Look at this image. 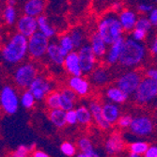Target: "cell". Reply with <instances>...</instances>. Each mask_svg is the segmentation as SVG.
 <instances>
[{
	"label": "cell",
	"mask_w": 157,
	"mask_h": 157,
	"mask_svg": "<svg viewBox=\"0 0 157 157\" xmlns=\"http://www.w3.org/2000/svg\"><path fill=\"white\" fill-rule=\"evenodd\" d=\"M1 59L7 65L17 66L28 56V38L23 34L13 33L1 48Z\"/></svg>",
	"instance_id": "6da1fadb"
},
{
	"label": "cell",
	"mask_w": 157,
	"mask_h": 157,
	"mask_svg": "<svg viewBox=\"0 0 157 157\" xmlns=\"http://www.w3.org/2000/svg\"><path fill=\"white\" fill-rule=\"evenodd\" d=\"M123 27L120 22L118 13L109 11L99 20L97 32L108 45L112 44L118 39L123 37Z\"/></svg>",
	"instance_id": "7a4b0ae2"
},
{
	"label": "cell",
	"mask_w": 157,
	"mask_h": 157,
	"mask_svg": "<svg viewBox=\"0 0 157 157\" xmlns=\"http://www.w3.org/2000/svg\"><path fill=\"white\" fill-rule=\"evenodd\" d=\"M147 54L145 45L132 38L125 39L119 63L124 68H134L144 60Z\"/></svg>",
	"instance_id": "3957f363"
},
{
	"label": "cell",
	"mask_w": 157,
	"mask_h": 157,
	"mask_svg": "<svg viewBox=\"0 0 157 157\" xmlns=\"http://www.w3.org/2000/svg\"><path fill=\"white\" fill-rule=\"evenodd\" d=\"M39 75V68L32 61H24L16 66L12 73V81L20 90H27Z\"/></svg>",
	"instance_id": "277c9868"
},
{
	"label": "cell",
	"mask_w": 157,
	"mask_h": 157,
	"mask_svg": "<svg viewBox=\"0 0 157 157\" xmlns=\"http://www.w3.org/2000/svg\"><path fill=\"white\" fill-rule=\"evenodd\" d=\"M134 101L140 105H145L157 99V82L148 76L142 78L133 94Z\"/></svg>",
	"instance_id": "5b68a950"
},
{
	"label": "cell",
	"mask_w": 157,
	"mask_h": 157,
	"mask_svg": "<svg viewBox=\"0 0 157 157\" xmlns=\"http://www.w3.org/2000/svg\"><path fill=\"white\" fill-rule=\"evenodd\" d=\"M20 96L17 90L11 85H4L0 90V108L8 115H13L18 111Z\"/></svg>",
	"instance_id": "8992f818"
},
{
	"label": "cell",
	"mask_w": 157,
	"mask_h": 157,
	"mask_svg": "<svg viewBox=\"0 0 157 157\" xmlns=\"http://www.w3.org/2000/svg\"><path fill=\"white\" fill-rule=\"evenodd\" d=\"M49 39L39 30L28 38V56L34 60H40L46 56Z\"/></svg>",
	"instance_id": "52a82bcc"
},
{
	"label": "cell",
	"mask_w": 157,
	"mask_h": 157,
	"mask_svg": "<svg viewBox=\"0 0 157 157\" xmlns=\"http://www.w3.org/2000/svg\"><path fill=\"white\" fill-rule=\"evenodd\" d=\"M55 88L54 83L46 76L39 75L29 86V90L34 95L37 102L45 101L47 95L52 92Z\"/></svg>",
	"instance_id": "ba28073f"
},
{
	"label": "cell",
	"mask_w": 157,
	"mask_h": 157,
	"mask_svg": "<svg viewBox=\"0 0 157 157\" xmlns=\"http://www.w3.org/2000/svg\"><path fill=\"white\" fill-rule=\"evenodd\" d=\"M142 78L143 77H142L141 74L138 71H127L126 73H124L118 78L116 86L130 96L135 93Z\"/></svg>",
	"instance_id": "9c48e42d"
},
{
	"label": "cell",
	"mask_w": 157,
	"mask_h": 157,
	"mask_svg": "<svg viewBox=\"0 0 157 157\" xmlns=\"http://www.w3.org/2000/svg\"><path fill=\"white\" fill-rule=\"evenodd\" d=\"M130 132L138 137H145L152 134L154 130L153 120L148 116H136L133 118L129 127Z\"/></svg>",
	"instance_id": "30bf717a"
},
{
	"label": "cell",
	"mask_w": 157,
	"mask_h": 157,
	"mask_svg": "<svg viewBox=\"0 0 157 157\" xmlns=\"http://www.w3.org/2000/svg\"><path fill=\"white\" fill-rule=\"evenodd\" d=\"M77 52L83 75H90L96 68L97 64V56L92 51L90 44H85L78 49Z\"/></svg>",
	"instance_id": "8fae6325"
},
{
	"label": "cell",
	"mask_w": 157,
	"mask_h": 157,
	"mask_svg": "<svg viewBox=\"0 0 157 157\" xmlns=\"http://www.w3.org/2000/svg\"><path fill=\"white\" fill-rule=\"evenodd\" d=\"M15 26L17 32L29 38L38 31V20L36 17L23 14L18 18Z\"/></svg>",
	"instance_id": "7c38bea8"
},
{
	"label": "cell",
	"mask_w": 157,
	"mask_h": 157,
	"mask_svg": "<svg viewBox=\"0 0 157 157\" xmlns=\"http://www.w3.org/2000/svg\"><path fill=\"white\" fill-rule=\"evenodd\" d=\"M63 67H64V70L66 71V72L72 76L83 75L78 52H76V51L71 52L70 54H68L65 56Z\"/></svg>",
	"instance_id": "4fadbf2b"
},
{
	"label": "cell",
	"mask_w": 157,
	"mask_h": 157,
	"mask_svg": "<svg viewBox=\"0 0 157 157\" xmlns=\"http://www.w3.org/2000/svg\"><path fill=\"white\" fill-rule=\"evenodd\" d=\"M125 149L124 140L121 135L118 132H115L110 135L105 143V150L108 155H117L123 151Z\"/></svg>",
	"instance_id": "5bb4252c"
},
{
	"label": "cell",
	"mask_w": 157,
	"mask_h": 157,
	"mask_svg": "<svg viewBox=\"0 0 157 157\" xmlns=\"http://www.w3.org/2000/svg\"><path fill=\"white\" fill-rule=\"evenodd\" d=\"M47 8V0H25L23 6L24 14L32 17H39L44 14Z\"/></svg>",
	"instance_id": "9a60e30c"
},
{
	"label": "cell",
	"mask_w": 157,
	"mask_h": 157,
	"mask_svg": "<svg viewBox=\"0 0 157 157\" xmlns=\"http://www.w3.org/2000/svg\"><path fill=\"white\" fill-rule=\"evenodd\" d=\"M69 12L74 20L83 17L91 7V0H68Z\"/></svg>",
	"instance_id": "2e32d148"
},
{
	"label": "cell",
	"mask_w": 157,
	"mask_h": 157,
	"mask_svg": "<svg viewBox=\"0 0 157 157\" xmlns=\"http://www.w3.org/2000/svg\"><path fill=\"white\" fill-rule=\"evenodd\" d=\"M68 87L72 89L78 96H86L90 91V82L85 77L81 76H71L68 80Z\"/></svg>",
	"instance_id": "e0dca14e"
},
{
	"label": "cell",
	"mask_w": 157,
	"mask_h": 157,
	"mask_svg": "<svg viewBox=\"0 0 157 157\" xmlns=\"http://www.w3.org/2000/svg\"><path fill=\"white\" fill-rule=\"evenodd\" d=\"M89 108L91 112L93 121H95V123L98 125L100 129L104 131L108 130L111 125L106 121V120L104 117L102 105L97 101H91L89 104Z\"/></svg>",
	"instance_id": "ac0fdd59"
},
{
	"label": "cell",
	"mask_w": 157,
	"mask_h": 157,
	"mask_svg": "<svg viewBox=\"0 0 157 157\" xmlns=\"http://www.w3.org/2000/svg\"><path fill=\"white\" fill-rule=\"evenodd\" d=\"M45 56L53 65H55L56 67L63 66L65 56L62 54L58 41L53 40V41L49 42V45H48Z\"/></svg>",
	"instance_id": "d6986e66"
},
{
	"label": "cell",
	"mask_w": 157,
	"mask_h": 157,
	"mask_svg": "<svg viewBox=\"0 0 157 157\" xmlns=\"http://www.w3.org/2000/svg\"><path fill=\"white\" fill-rule=\"evenodd\" d=\"M118 15L124 31L130 32L135 29L138 17L134 10L130 9H123Z\"/></svg>",
	"instance_id": "ffe728a7"
},
{
	"label": "cell",
	"mask_w": 157,
	"mask_h": 157,
	"mask_svg": "<svg viewBox=\"0 0 157 157\" xmlns=\"http://www.w3.org/2000/svg\"><path fill=\"white\" fill-rule=\"evenodd\" d=\"M124 41H125L124 37H121L109 45V48L105 56V61L107 64L114 65L119 62L120 56H121V54L124 45Z\"/></svg>",
	"instance_id": "44dd1931"
},
{
	"label": "cell",
	"mask_w": 157,
	"mask_h": 157,
	"mask_svg": "<svg viewBox=\"0 0 157 157\" xmlns=\"http://www.w3.org/2000/svg\"><path fill=\"white\" fill-rule=\"evenodd\" d=\"M90 44L95 56H97V59L105 58L107 50H108L107 46L109 45L105 41V40L98 34V32H95L91 35Z\"/></svg>",
	"instance_id": "7402d4cb"
},
{
	"label": "cell",
	"mask_w": 157,
	"mask_h": 157,
	"mask_svg": "<svg viewBox=\"0 0 157 157\" xmlns=\"http://www.w3.org/2000/svg\"><path fill=\"white\" fill-rule=\"evenodd\" d=\"M102 107H103L104 117L106 120V121L110 125L117 123L118 120L121 117V108H120L119 105L108 101V102L103 104Z\"/></svg>",
	"instance_id": "603a6c76"
},
{
	"label": "cell",
	"mask_w": 157,
	"mask_h": 157,
	"mask_svg": "<svg viewBox=\"0 0 157 157\" xmlns=\"http://www.w3.org/2000/svg\"><path fill=\"white\" fill-rule=\"evenodd\" d=\"M59 92H60V108L65 111L74 109L75 105L77 94L69 87L63 88L61 90H59Z\"/></svg>",
	"instance_id": "cb8c5ba5"
},
{
	"label": "cell",
	"mask_w": 157,
	"mask_h": 157,
	"mask_svg": "<svg viewBox=\"0 0 157 157\" xmlns=\"http://www.w3.org/2000/svg\"><path fill=\"white\" fill-rule=\"evenodd\" d=\"M46 10L53 16H63L69 11V2L68 0H47Z\"/></svg>",
	"instance_id": "d4e9b609"
},
{
	"label": "cell",
	"mask_w": 157,
	"mask_h": 157,
	"mask_svg": "<svg viewBox=\"0 0 157 157\" xmlns=\"http://www.w3.org/2000/svg\"><path fill=\"white\" fill-rule=\"evenodd\" d=\"M90 80L91 84L102 87L109 82L110 75L105 67H97L90 74Z\"/></svg>",
	"instance_id": "484cf974"
},
{
	"label": "cell",
	"mask_w": 157,
	"mask_h": 157,
	"mask_svg": "<svg viewBox=\"0 0 157 157\" xmlns=\"http://www.w3.org/2000/svg\"><path fill=\"white\" fill-rule=\"evenodd\" d=\"M38 20V30L45 35L48 39H53L56 34V29L51 24L49 18L45 14H41L40 16L37 17Z\"/></svg>",
	"instance_id": "4316f807"
},
{
	"label": "cell",
	"mask_w": 157,
	"mask_h": 157,
	"mask_svg": "<svg viewBox=\"0 0 157 157\" xmlns=\"http://www.w3.org/2000/svg\"><path fill=\"white\" fill-rule=\"evenodd\" d=\"M105 97L109 102L117 105H121L127 101L129 95L121 90L119 87L115 86V87H109L105 90Z\"/></svg>",
	"instance_id": "83f0119b"
},
{
	"label": "cell",
	"mask_w": 157,
	"mask_h": 157,
	"mask_svg": "<svg viewBox=\"0 0 157 157\" xmlns=\"http://www.w3.org/2000/svg\"><path fill=\"white\" fill-rule=\"evenodd\" d=\"M48 117L52 124L61 129V128L65 127L67 124L66 121V111L61 108H56V109H50L48 113Z\"/></svg>",
	"instance_id": "f1b7e54d"
},
{
	"label": "cell",
	"mask_w": 157,
	"mask_h": 157,
	"mask_svg": "<svg viewBox=\"0 0 157 157\" xmlns=\"http://www.w3.org/2000/svg\"><path fill=\"white\" fill-rule=\"evenodd\" d=\"M1 18H2V21L4 22L5 25H7L9 26L15 25L16 23H17V20L19 18L16 7L6 5L5 8L2 10Z\"/></svg>",
	"instance_id": "f546056e"
},
{
	"label": "cell",
	"mask_w": 157,
	"mask_h": 157,
	"mask_svg": "<svg viewBox=\"0 0 157 157\" xmlns=\"http://www.w3.org/2000/svg\"><path fill=\"white\" fill-rule=\"evenodd\" d=\"M58 42L59 44L60 50L62 52V54L66 56L68 54H70L71 52L75 51V47L74 44V41L71 38L69 33H64L62 35H60L58 39Z\"/></svg>",
	"instance_id": "4dcf8cb0"
},
{
	"label": "cell",
	"mask_w": 157,
	"mask_h": 157,
	"mask_svg": "<svg viewBox=\"0 0 157 157\" xmlns=\"http://www.w3.org/2000/svg\"><path fill=\"white\" fill-rule=\"evenodd\" d=\"M77 147L80 151L87 153L90 157H100L99 153L95 151L92 142L88 137H81L77 141Z\"/></svg>",
	"instance_id": "1f68e13d"
},
{
	"label": "cell",
	"mask_w": 157,
	"mask_h": 157,
	"mask_svg": "<svg viewBox=\"0 0 157 157\" xmlns=\"http://www.w3.org/2000/svg\"><path fill=\"white\" fill-rule=\"evenodd\" d=\"M71 38H72L74 44L75 49H79L82 45L85 44V39H86V35H85V31L83 30V28L80 26H75L69 32Z\"/></svg>",
	"instance_id": "d6a6232c"
},
{
	"label": "cell",
	"mask_w": 157,
	"mask_h": 157,
	"mask_svg": "<svg viewBox=\"0 0 157 157\" xmlns=\"http://www.w3.org/2000/svg\"><path fill=\"white\" fill-rule=\"evenodd\" d=\"M76 115L78 123L81 125H89L91 123L93 118L91 115V112L89 107L85 105H80L76 109Z\"/></svg>",
	"instance_id": "836d02e7"
},
{
	"label": "cell",
	"mask_w": 157,
	"mask_h": 157,
	"mask_svg": "<svg viewBox=\"0 0 157 157\" xmlns=\"http://www.w3.org/2000/svg\"><path fill=\"white\" fill-rule=\"evenodd\" d=\"M36 103V99L29 90H25L20 95V105L25 109H31Z\"/></svg>",
	"instance_id": "e575fe53"
},
{
	"label": "cell",
	"mask_w": 157,
	"mask_h": 157,
	"mask_svg": "<svg viewBox=\"0 0 157 157\" xmlns=\"http://www.w3.org/2000/svg\"><path fill=\"white\" fill-rule=\"evenodd\" d=\"M46 106L50 109L60 108V92L58 90H53L45 98Z\"/></svg>",
	"instance_id": "d590c367"
},
{
	"label": "cell",
	"mask_w": 157,
	"mask_h": 157,
	"mask_svg": "<svg viewBox=\"0 0 157 157\" xmlns=\"http://www.w3.org/2000/svg\"><path fill=\"white\" fill-rule=\"evenodd\" d=\"M150 144L146 141L143 140H137L134 141L129 145V151L132 153L139 154V155H144L147 150L149 149Z\"/></svg>",
	"instance_id": "8d00e7d4"
},
{
	"label": "cell",
	"mask_w": 157,
	"mask_h": 157,
	"mask_svg": "<svg viewBox=\"0 0 157 157\" xmlns=\"http://www.w3.org/2000/svg\"><path fill=\"white\" fill-rule=\"evenodd\" d=\"M114 1L115 0H91V9L96 13H102L108 9Z\"/></svg>",
	"instance_id": "74e56055"
},
{
	"label": "cell",
	"mask_w": 157,
	"mask_h": 157,
	"mask_svg": "<svg viewBox=\"0 0 157 157\" xmlns=\"http://www.w3.org/2000/svg\"><path fill=\"white\" fill-rule=\"evenodd\" d=\"M60 151L68 157H73L76 153V147L70 141H64L60 145Z\"/></svg>",
	"instance_id": "f35d334b"
},
{
	"label": "cell",
	"mask_w": 157,
	"mask_h": 157,
	"mask_svg": "<svg viewBox=\"0 0 157 157\" xmlns=\"http://www.w3.org/2000/svg\"><path fill=\"white\" fill-rule=\"evenodd\" d=\"M151 23L149 19V17H145V16H141L139 18H137V22H136V27L137 28H141L147 32H149L151 29Z\"/></svg>",
	"instance_id": "ab89813d"
},
{
	"label": "cell",
	"mask_w": 157,
	"mask_h": 157,
	"mask_svg": "<svg viewBox=\"0 0 157 157\" xmlns=\"http://www.w3.org/2000/svg\"><path fill=\"white\" fill-rule=\"evenodd\" d=\"M29 151H30L28 146L22 144V145H19L17 149L11 153L10 157H27Z\"/></svg>",
	"instance_id": "60d3db41"
},
{
	"label": "cell",
	"mask_w": 157,
	"mask_h": 157,
	"mask_svg": "<svg viewBox=\"0 0 157 157\" xmlns=\"http://www.w3.org/2000/svg\"><path fill=\"white\" fill-rule=\"evenodd\" d=\"M133 121V117L131 115H121L120 119L118 120L117 123L119 125V127L122 128V129H125V128H129L131 125V122Z\"/></svg>",
	"instance_id": "b9f144b4"
},
{
	"label": "cell",
	"mask_w": 157,
	"mask_h": 157,
	"mask_svg": "<svg viewBox=\"0 0 157 157\" xmlns=\"http://www.w3.org/2000/svg\"><path fill=\"white\" fill-rule=\"evenodd\" d=\"M147 34L148 32L143 30V29H141V28H137L136 27L135 29L132 31V39H134L136 41H140L142 42L147 37Z\"/></svg>",
	"instance_id": "7bdbcfd3"
},
{
	"label": "cell",
	"mask_w": 157,
	"mask_h": 157,
	"mask_svg": "<svg viewBox=\"0 0 157 157\" xmlns=\"http://www.w3.org/2000/svg\"><path fill=\"white\" fill-rule=\"evenodd\" d=\"M66 121H67V124L69 125H75L78 123L76 110L75 108L66 111Z\"/></svg>",
	"instance_id": "ee69618b"
},
{
	"label": "cell",
	"mask_w": 157,
	"mask_h": 157,
	"mask_svg": "<svg viewBox=\"0 0 157 157\" xmlns=\"http://www.w3.org/2000/svg\"><path fill=\"white\" fill-rule=\"evenodd\" d=\"M137 10L141 13H148L149 14L153 10V6L151 4H147V3H140L137 6Z\"/></svg>",
	"instance_id": "f6af8a7d"
},
{
	"label": "cell",
	"mask_w": 157,
	"mask_h": 157,
	"mask_svg": "<svg viewBox=\"0 0 157 157\" xmlns=\"http://www.w3.org/2000/svg\"><path fill=\"white\" fill-rule=\"evenodd\" d=\"M152 26L157 27V8H153V10L149 13L148 15Z\"/></svg>",
	"instance_id": "bcb514c9"
},
{
	"label": "cell",
	"mask_w": 157,
	"mask_h": 157,
	"mask_svg": "<svg viewBox=\"0 0 157 157\" xmlns=\"http://www.w3.org/2000/svg\"><path fill=\"white\" fill-rule=\"evenodd\" d=\"M109 9H110L112 11L116 12V13H120V12L123 10L122 4H121L120 1H117V0H115V1H114V2L110 5Z\"/></svg>",
	"instance_id": "7dc6e473"
},
{
	"label": "cell",
	"mask_w": 157,
	"mask_h": 157,
	"mask_svg": "<svg viewBox=\"0 0 157 157\" xmlns=\"http://www.w3.org/2000/svg\"><path fill=\"white\" fill-rule=\"evenodd\" d=\"M144 157H157V146L151 145L144 154Z\"/></svg>",
	"instance_id": "c3c4849f"
},
{
	"label": "cell",
	"mask_w": 157,
	"mask_h": 157,
	"mask_svg": "<svg viewBox=\"0 0 157 157\" xmlns=\"http://www.w3.org/2000/svg\"><path fill=\"white\" fill-rule=\"evenodd\" d=\"M146 76L150 77L151 79L157 82V69L155 68H150L146 71Z\"/></svg>",
	"instance_id": "681fc988"
},
{
	"label": "cell",
	"mask_w": 157,
	"mask_h": 157,
	"mask_svg": "<svg viewBox=\"0 0 157 157\" xmlns=\"http://www.w3.org/2000/svg\"><path fill=\"white\" fill-rule=\"evenodd\" d=\"M32 157H49V155L44 151L35 150L34 151H32Z\"/></svg>",
	"instance_id": "f907efd6"
},
{
	"label": "cell",
	"mask_w": 157,
	"mask_h": 157,
	"mask_svg": "<svg viewBox=\"0 0 157 157\" xmlns=\"http://www.w3.org/2000/svg\"><path fill=\"white\" fill-rule=\"evenodd\" d=\"M151 53L154 56L157 55V37H155L151 44Z\"/></svg>",
	"instance_id": "816d5d0a"
},
{
	"label": "cell",
	"mask_w": 157,
	"mask_h": 157,
	"mask_svg": "<svg viewBox=\"0 0 157 157\" xmlns=\"http://www.w3.org/2000/svg\"><path fill=\"white\" fill-rule=\"evenodd\" d=\"M17 2H18V0H6V5L15 7L17 5Z\"/></svg>",
	"instance_id": "f5cc1de1"
},
{
	"label": "cell",
	"mask_w": 157,
	"mask_h": 157,
	"mask_svg": "<svg viewBox=\"0 0 157 157\" xmlns=\"http://www.w3.org/2000/svg\"><path fill=\"white\" fill-rule=\"evenodd\" d=\"M28 148H29L30 151H34L35 150H37V143L36 142H33L32 144H30L29 146H28Z\"/></svg>",
	"instance_id": "db71d44e"
},
{
	"label": "cell",
	"mask_w": 157,
	"mask_h": 157,
	"mask_svg": "<svg viewBox=\"0 0 157 157\" xmlns=\"http://www.w3.org/2000/svg\"><path fill=\"white\" fill-rule=\"evenodd\" d=\"M76 157H90L87 153H85V152H82V151H80L78 154H77V156Z\"/></svg>",
	"instance_id": "11a10c76"
},
{
	"label": "cell",
	"mask_w": 157,
	"mask_h": 157,
	"mask_svg": "<svg viewBox=\"0 0 157 157\" xmlns=\"http://www.w3.org/2000/svg\"><path fill=\"white\" fill-rule=\"evenodd\" d=\"M129 157H144V155H139V154H136V153H132V152H130Z\"/></svg>",
	"instance_id": "9f6ffc18"
},
{
	"label": "cell",
	"mask_w": 157,
	"mask_h": 157,
	"mask_svg": "<svg viewBox=\"0 0 157 157\" xmlns=\"http://www.w3.org/2000/svg\"><path fill=\"white\" fill-rule=\"evenodd\" d=\"M155 120H156V121H157V113H156V116H155Z\"/></svg>",
	"instance_id": "6f0895ef"
},
{
	"label": "cell",
	"mask_w": 157,
	"mask_h": 157,
	"mask_svg": "<svg viewBox=\"0 0 157 157\" xmlns=\"http://www.w3.org/2000/svg\"><path fill=\"white\" fill-rule=\"evenodd\" d=\"M2 20V18H1V13H0V21Z\"/></svg>",
	"instance_id": "680465c9"
},
{
	"label": "cell",
	"mask_w": 157,
	"mask_h": 157,
	"mask_svg": "<svg viewBox=\"0 0 157 157\" xmlns=\"http://www.w3.org/2000/svg\"><path fill=\"white\" fill-rule=\"evenodd\" d=\"M156 105H157V100H156Z\"/></svg>",
	"instance_id": "91938a15"
},
{
	"label": "cell",
	"mask_w": 157,
	"mask_h": 157,
	"mask_svg": "<svg viewBox=\"0 0 157 157\" xmlns=\"http://www.w3.org/2000/svg\"><path fill=\"white\" fill-rule=\"evenodd\" d=\"M0 157H2V156H1V155H0Z\"/></svg>",
	"instance_id": "94428289"
},
{
	"label": "cell",
	"mask_w": 157,
	"mask_h": 157,
	"mask_svg": "<svg viewBox=\"0 0 157 157\" xmlns=\"http://www.w3.org/2000/svg\"><path fill=\"white\" fill-rule=\"evenodd\" d=\"M156 2H157V0H156Z\"/></svg>",
	"instance_id": "6125c7cd"
}]
</instances>
